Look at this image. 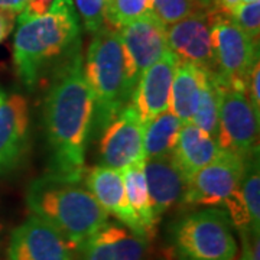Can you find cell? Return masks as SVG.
<instances>
[{"mask_svg":"<svg viewBox=\"0 0 260 260\" xmlns=\"http://www.w3.org/2000/svg\"><path fill=\"white\" fill-rule=\"evenodd\" d=\"M29 0H0V9L12 10L15 13H20L26 6Z\"/></svg>","mask_w":260,"mask_h":260,"instance_id":"33","label":"cell"},{"mask_svg":"<svg viewBox=\"0 0 260 260\" xmlns=\"http://www.w3.org/2000/svg\"><path fill=\"white\" fill-rule=\"evenodd\" d=\"M77 250L54 225L30 215L10 234L9 260H75Z\"/></svg>","mask_w":260,"mask_h":260,"instance_id":"10","label":"cell"},{"mask_svg":"<svg viewBox=\"0 0 260 260\" xmlns=\"http://www.w3.org/2000/svg\"><path fill=\"white\" fill-rule=\"evenodd\" d=\"M251 2H259V0H242V3H251Z\"/></svg>","mask_w":260,"mask_h":260,"instance_id":"34","label":"cell"},{"mask_svg":"<svg viewBox=\"0 0 260 260\" xmlns=\"http://www.w3.org/2000/svg\"><path fill=\"white\" fill-rule=\"evenodd\" d=\"M16 16H18V13H15L12 10L0 9V44L9 37L10 32L13 30Z\"/></svg>","mask_w":260,"mask_h":260,"instance_id":"31","label":"cell"},{"mask_svg":"<svg viewBox=\"0 0 260 260\" xmlns=\"http://www.w3.org/2000/svg\"><path fill=\"white\" fill-rule=\"evenodd\" d=\"M210 12H215V8L208 0H152L150 8V15L167 28L192 15Z\"/></svg>","mask_w":260,"mask_h":260,"instance_id":"23","label":"cell"},{"mask_svg":"<svg viewBox=\"0 0 260 260\" xmlns=\"http://www.w3.org/2000/svg\"><path fill=\"white\" fill-rule=\"evenodd\" d=\"M44 117L52 152L48 172L81 179L94 120V99L84 75L81 51L52 70Z\"/></svg>","mask_w":260,"mask_h":260,"instance_id":"1","label":"cell"},{"mask_svg":"<svg viewBox=\"0 0 260 260\" xmlns=\"http://www.w3.org/2000/svg\"><path fill=\"white\" fill-rule=\"evenodd\" d=\"M221 149L217 140L192 121L182 123L179 130L174 158L186 177L189 178L198 169L211 164L220 155Z\"/></svg>","mask_w":260,"mask_h":260,"instance_id":"18","label":"cell"},{"mask_svg":"<svg viewBox=\"0 0 260 260\" xmlns=\"http://www.w3.org/2000/svg\"><path fill=\"white\" fill-rule=\"evenodd\" d=\"M225 210L207 208L188 214L172 227L174 260H236L237 243Z\"/></svg>","mask_w":260,"mask_h":260,"instance_id":"5","label":"cell"},{"mask_svg":"<svg viewBox=\"0 0 260 260\" xmlns=\"http://www.w3.org/2000/svg\"><path fill=\"white\" fill-rule=\"evenodd\" d=\"M197 13L167 28L168 47L178 61L197 65L214 73V51L211 41V23L214 15Z\"/></svg>","mask_w":260,"mask_h":260,"instance_id":"13","label":"cell"},{"mask_svg":"<svg viewBox=\"0 0 260 260\" xmlns=\"http://www.w3.org/2000/svg\"><path fill=\"white\" fill-rule=\"evenodd\" d=\"M84 75L94 99L93 126H104L130 102L120 30L103 25L94 32L84 64Z\"/></svg>","mask_w":260,"mask_h":260,"instance_id":"4","label":"cell"},{"mask_svg":"<svg viewBox=\"0 0 260 260\" xmlns=\"http://www.w3.org/2000/svg\"><path fill=\"white\" fill-rule=\"evenodd\" d=\"M244 160L236 153L221 150L211 164L188 178L182 204L224 207L240 186Z\"/></svg>","mask_w":260,"mask_h":260,"instance_id":"9","label":"cell"},{"mask_svg":"<svg viewBox=\"0 0 260 260\" xmlns=\"http://www.w3.org/2000/svg\"><path fill=\"white\" fill-rule=\"evenodd\" d=\"M208 2H213V3H214V0H208Z\"/></svg>","mask_w":260,"mask_h":260,"instance_id":"36","label":"cell"},{"mask_svg":"<svg viewBox=\"0 0 260 260\" xmlns=\"http://www.w3.org/2000/svg\"><path fill=\"white\" fill-rule=\"evenodd\" d=\"M232 19L247 37L251 38L256 42H259L260 2L240 3L239 8L233 13Z\"/></svg>","mask_w":260,"mask_h":260,"instance_id":"26","label":"cell"},{"mask_svg":"<svg viewBox=\"0 0 260 260\" xmlns=\"http://www.w3.org/2000/svg\"><path fill=\"white\" fill-rule=\"evenodd\" d=\"M257 138L259 116L254 113L247 93L220 85L217 133L220 149L247 159L259 152Z\"/></svg>","mask_w":260,"mask_h":260,"instance_id":"7","label":"cell"},{"mask_svg":"<svg viewBox=\"0 0 260 260\" xmlns=\"http://www.w3.org/2000/svg\"><path fill=\"white\" fill-rule=\"evenodd\" d=\"M182 121L174 113L165 110L143 127L145 159L174 155Z\"/></svg>","mask_w":260,"mask_h":260,"instance_id":"21","label":"cell"},{"mask_svg":"<svg viewBox=\"0 0 260 260\" xmlns=\"http://www.w3.org/2000/svg\"><path fill=\"white\" fill-rule=\"evenodd\" d=\"M145 179L155 221L174 205L182 204L188 177L179 168L174 155L145 159Z\"/></svg>","mask_w":260,"mask_h":260,"instance_id":"15","label":"cell"},{"mask_svg":"<svg viewBox=\"0 0 260 260\" xmlns=\"http://www.w3.org/2000/svg\"><path fill=\"white\" fill-rule=\"evenodd\" d=\"M152 0H107L104 10L106 25L123 28L130 22L150 13Z\"/></svg>","mask_w":260,"mask_h":260,"instance_id":"25","label":"cell"},{"mask_svg":"<svg viewBox=\"0 0 260 260\" xmlns=\"http://www.w3.org/2000/svg\"><path fill=\"white\" fill-rule=\"evenodd\" d=\"M240 194L250 218V229L254 233H260L259 152L244 160V169L240 181Z\"/></svg>","mask_w":260,"mask_h":260,"instance_id":"24","label":"cell"},{"mask_svg":"<svg viewBox=\"0 0 260 260\" xmlns=\"http://www.w3.org/2000/svg\"><path fill=\"white\" fill-rule=\"evenodd\" d=\"M26 203L30 213L54 225L75 249L109 221V214L81 179L47 172L30 184Z\"/></svg>","mask_w":260,"mask_h":260,"instance_id":"3","label":"cell"},{"mask_svg":"<svg viewBox=\"0 0 260 260\" xmlns=\"http://www.w3.org/2000/svg\"><path fill=\"white\" fill-rule=\"evenodd\" d=\"M148 239L126 225L107 223L77 249L81 260H143Z\"/></svg>","mask_w":260,"mask_h":260,"instance_id":"17","label":"cell"},{"mask_svg":"<svg viewBox=\"0 0 260 260\" xmlns=\"http://www.w3.org/2000/svg\"><path fill=\"white\" fill-rule=\"evenodd\" d=\"M120 30L130 97L142 74L169 51L167 26L153 15H145L124 25Z\"/></svg>","mask_w":260,"mask_h":260,"instance_id":"8","label":"cell"},{"mask_svg":"<svg viewBox=\"0 0 260 260\" xmlns=\"http://www.w3.org/2000/svg\"><path fill=\"white\" fill-rule=\"evenodd\" d=\"M107 0H75L77 13L83 19L85 29L94 34L102 28L104 22V10Z\"/></svg>","mask_w":260,"mask_h":260,"instance_id":"27","label":"cell"},{"mask_svg":"<svg viewBox=\"0 0 260 260\" xmlns=\"http://www.w3.org/2000/svg\"><path fill=\"white\" fill-rule=\"evenodd\" d=\"M214 77L221 87L247 93L250 74L259 62V42L249 38L229 16L215 13L211 23Z\"/></svg>","mask_w":260,"mask_h":260,"instance_id":"6","label":"cell"},{"mask_svg":"<svg viewBox=\"0 0 260 260\" xmlns=\"http://www.w3.org/2000/svg\"><path fill=\"white\" fill-rule=\"evenodd\" d=\"M2 229H3V225H2V223H0V232H2Z\"/></svg>","mask_w":260,"mask_h":260,"instance_id":"35","label":"cell"},{"mask_svg":"<svg viewBox=\"0 0 260 260\" xmlns=\"http://www.w3.org/2000/svg\"><path fill=\"white\" fill-rule=\"evenodd\" d=\"M143 127L138 113L127 103L103 129L100 165L123 171L135 162L145 160Z\"/></svg>","mask_w":260,"mask_h":260,"instance_id":"11","label":"cell"},{"mask_svg":"<svg viewBox=\"0 0 260 260\" xmlns=\"http://www.w3.org/2000/svg\"><path fill=\"white\" fill-rule=\"evenodd\" d=\"M85 185L106 213L114 215L133 233L148 239L142 224L129 204L121 171L97 165L87 172Z\"/></svg>","mask_w":260,"mask_h":260,"instance_id":"16","label":"cell"},{"mask_svg":"<svg viewBox=\"0 0 260 260\" xmlns=\"http://www.w3.org/2000/svg\"><path fill=\"white\" fill-rule=\"evenodd\" d=\"M177 65L178 58L168 51L140 77L129 103L143 124L168 110Z\"/></svg>","mask_w":260,"mask_h":260,"instance_id":"14","label":"cell"},{"mask_svg":"<svg viewBox=\"0 0 260 260\" xmlns=\"http://www.w3.org/2000/svg\"><path fill=\"white\" fill-rule=\"evenodd\" d=\"M240 3L242 0H214V8L217 13L232 18L233 13L236 12Z\"/></svg>","mask_w":260,"mask_h":260,"instance_id":"32","label":"cell"},{"mask_svg":"<svg viewBox=\"0 0 260 260\" xmlns=\"http://www.w3.org/2000/svg\"><path fill=\"white\" fill-rule=\"evenodd\" d=\"M247 95L250 100L251 106L254 109V113L260 116V64L254 65L253 71L249 80V87H247Z\"/></svg>","mask_w":260,"mask_h":260,"instance_id":"30","label":"cell"},{"mask_svg":"<svg viewBox=\"0 0 260 260\" xmlns=\"http://www.w3.org/2000/svg\"><path fill=\"white\" fill-rule=\"evenodd\" d=\"M243 254L240 260H259L260 254V237L259 233L251 230H243Z\"/></svg>","mask_w":260,"mask_h":260,"instance_id":"29","label":"cell"},{"mask_svg":"<svg viewBox=\"0 0 260 260\" xmlns=\"http://www.w3.org/2000/svg\"><path fill=\"white\" fill-rule=\"evenodd\" d=\"M207 77L208 71L203 68L178 61L168 110L174 113L182 123L192 120Z\"/></svg>","mask_w":260,"mask_h":260,"instance_id":"19","label":"cell"},{"mask_svg":"<svg viewBox=\"0 0 260 260\" xmlns=\"http://www.w3.org/2000/svg\"><path fill=\"white\" fill-rule=\"evenodd\" d=\"M218 109H220V85L213 73H208L192 123L217 140L218 133Z\"/></svg>","mask_w":260,"mask_h":260,"instance_id":"22","label":"cell"},{"mask_svg":"<svg viewBox=\"0 0 260 260\" xmlns=\"http://www.w3.org/2000/svg\"><path fill=\"white\" fill-rule=\"evenodd\" d=\"M143 167H145V160L135 162L121 171V177H123V184H124L130 207L133 208L148 239H152L156 232L158 223L155 221L153 211H152Z\"/></svg>","mask_w":260,"mask_h":260,"instance_id":"20","label":"cell"},{"mask_svg":"<svg viewBox=\"0 0 260 260\" xmlns=\"http://www.w3.org/2000/svg\"><path fill=\"white\" fill-rule=\"evenodd\" d=\"M56 0H29L23 10L18 15L16 20H28V19L39 18L47 15L49 10L54 8Z\"/></svg>","mask_w":260,"mask_h":260,"instance_id":"28","label":"cell"},{"mask_svg":"<svg viewBox=\"0 0 260 260\" xmlns=\"http://www.w3.org/2000/svg\"><path fill=\"white\" fill-rule=\"evenodd\" d=\"M29 107L23 95L0 87V175L23 162L29 150Z\"/></svg>","mask_w":260,"mask_h":260,"instance_id":"12","label":"cell"},{"mask_svg":"<svg viewBox=\"0 0 260 260\" xmlns=\"http://www.w3.org/2000/svg\"><path fill=\"white\" fill-rule=\"evenodd\" d=\"M80 35V19L73 0H56L47 15L18 22L13 64L20 81L32 90L51 65L58 67L81 51Z\"/></svg>","mask_w":260,"mask_h":260,"instance_id":"2","label":"cell"}]
</instances>
